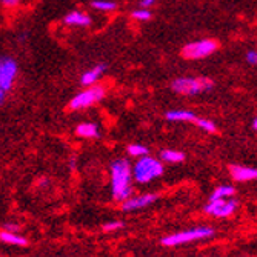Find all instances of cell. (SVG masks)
<instances>
[{"instance_id": "1", "label": "cell", "mask_w": 257, "mask_h": 257, "mask_svg": "<svg viewBox=\"0 0 257 257\" xmlns=\"http://www.w3.org/2000/svg\"><path fill=\"white\" fill-rule=\"evenodd\" d=\"M111 170V185H112V197L117 202H125L133 196L131 188V176L133 170L126 159H115L109 165Z\"/></svg>"}, {"instance_id": "2", "label": "cell", "mask_w": 257, "mask_h": 257, "mask_svg": "<svg viewBox=\"0 0 257 257\" xmlns=\"http://www.w3.org/2000/svg\"><path fill=\"white\" fill-rule=\"evenodd\" d=\"M214 236V229L209 226H197L193 229H186V231H179L174 234H170L167 237L160 239L162 246H179L183 243H190V242H197L203 240L208 237Z\"/></svg>"}, {"instance_id": "3", "label": "cell", "mask_w": 257, "mask_h": 257, "mask_svg": "<svg viewBox=\"0 0 257 257\" xmlns=\"http://www.w3.org/2000/svg\"><path fill=\"white\" fill-rule=\"evenodd\" d=\"M162 174H163L162 162L154 157H150V156L140 157V160L136 162V165L133 168V177L139 183H148V182L160 177Z\"/></svg>"}, {"instance_id": "4", "label": "cell", "mask_w": 257, "mask_h": 257, "mask_svg": "<svg viewBox=\"0 0 257 257\" xmlns=\"http://www.w3.org/2000/svg\"><path fill=\"white\" fill-rule=\"evenodd\" d=\"M213 86V80L208 77H180L171 83L173 91L183 96H196L203 91L211 89Z\"/></svg>"}, {"instance_id": "5", "label": "cell", "mask_w": 257, "mask_h": 257, "mask_svg": "<svg viewBox=\"0 0 257 257\" xmlns=\"http://www.w3.org/2000/svg\"><path fill=\"white\" fill-rule=\"evenodd\" d=\"M217 48H219V43L216 40L203 39V40H197V42H191L188 45H185L182 50V56L190 60H197V59L211 56L213 53L217 51Z\"/></svg>"}, {"instance_id": "6", "label": "cell", "mask_w": 257, "mask_h": 257, "mask_svg": "<svg viewBox=\"0 0 257 257\" xmlns=\"http://www.w3.org/2000/svg\"><path fill=\"white\" fill-rule=\"evenodd\" d=\"M103 97H105V88L103 86H91V88L79 92L77 96H74V99H71V102H69V109L79 111V109L89 108L94 103L100 102Z\"/></svg>"}, {"instance_id": "7", "label": "cell", "mask_w": 257, "mask_h": 257, "mask_svg": "<svg viewBox=\"0 0 257 257\" xmlns=\"http://www.w3.org/2000/svg\"><path fill=\"white\" fill-rule=\"evenodd\" d=\"M16 76H17V63L10 57H4L2 62H0V100L2 102L5 100L7 91L11 89Z\"/></svg>"}, {"instance_id": "8", "label": "cell", "mask_w": 257, "mask_h": 257, "mask_svg": "<svg viewBox=\"0 0 257 257\" xmlns=\"http://www.w3.org/2000/svg\"><path fill=\"white\" fill-rule=\"evenodd\" d=\"M237 200L236 199H217V200H209V203L205 206V213L214 217H229L237 208Z\"/></svg>"}, {"instance_id": "9", "label": "cell", "mask_w": 257, "mask_h": 257, "mask_svg": "<svg viewBox=\"0 0 257 257\" xmlns=\"http://www.w3.org/2000/svg\"><path fill=\"white\" fill-rule=\"evenodd\" d=\"M156 200H157V194H142V196H137V197H130L128 200H125L122 203V209L126 213L128 211H137V209L150 206Z\"/></svg>"}, {"instance_id": "10", "label": "cell", "mask_w": 257, "mask_h": 257, "mask_svg": "<svg viewBox=\"0 0 257 257\" xmlns=\"http://www.w3.org/2000/svg\"><path fill=\"white\" fill-rule=\"evenodd\" d=\"M231 176L237 182H249L257 180V168L243 167V165H231L229 167Z\"/></svg>"}, {"instance_id": "11", "label": "cell", "mask_w": 257, "mask_h": 257, "mask_svg": "<svg viewBox=\"0 0 257 257\" xmlns=\"http://www.w3.org/2000/svg\"><path fill=\"white\" fill-rule=\"evenodd\" d=\"M106 71V65L100 63V65H96L94 68H91L88 69V71H85L80 77V83L83 86H91V85H94Z\"/></svg>"}, {"instance_id": "12", "label": "cell", "mask_w": 257, "mask_h": 257, "mask_svg": "<svg viewBox=\"0 0 257 257\" xmlns=\"http://www.w3.org/2000/svg\"><path fill=\"white\" fill-rule=\"evenodd\" d=\"M91 17L85 13L80 11H71L65 16V23L66 25H76V27H89L91 25Z\"/></svg>"}, {"instance_id": "13", "label": "cell", "mask_w": 257, "mask_h": 257, "mask_svg": "<svg viewBox=\"0 0 257 257\" xmlns=\"http://www.w3.org/2000/svg\"><path fill=\"white\" fill-rule=\"evenodd\" d=\"M167 120L170 122H196L197 120V115L191 111H186V109H174L167 112Z\"/></svg>"}, {"instance_id": "14", "label": "cell", "mask_w": 257, "mask_h": 257, "mask_svg": "<svg viewBox=\"0 0 257 257\" xmlns=\"http://www.w3.org/2000/svg\"><path fill=\"white\" fill-rule=\"evenodd\" d=\"M0 239H2L4 243H10V245H16V246H27L28 245V240L25 237H22L16 232H10V231H2V234H0Z\"/></svg>"}, {"instance_id": "15", "label": "cell", "mask_w": 257, "mask_h": 257, "mask_svg": "<svg viewBox=\"0 0 257 257\" xmlns=\"http://www.w3.org/2000/svg\"><path fill=\"white\" fill-rule=\"evenodd\" d=\"M77 136L85 139H96L99 137V128L94 123H80L76 130Z\"/></svg>"}, {"instance_id": "16", "label": "cell", "mask_w": 257, "mask_h": 257, "mask_svg": "<svg viewBox=\"0 0 257 257\" xmlns=\"http://www.w3.org/2000/svg\"><path fill=\"white\" fill-rule=\"evenodd\" d=\"M160 160L168 163H179L185 160V154L176 150H162L160 151Z\"/></svg>"}, {"instance_id": "17", "label": "cell", "mask_w": 257, "mask_h": 257, "mask_svg": "<svg viewBox=\"0 0 257 257\" xmlns=\"http://www.w3.org/2000/svg\"><path fill=\"white\" fill-rule=\"evenodd\" d=\"M236 193V188L231 185H220L219 188L214 190V193L209 197V200H217V199H225V197H231L234 196Z\"/></svg>"}, {"instance_id": "18", "label": "cell", "mask_w": 257, "mask_h": 257, "mask_svg": "<svg viewBox=\"0 0 257 257\" xmlns=\"http://www.w3.org/2000/svg\"><path fill=\"white\" fill-rule=\"evenodd\" d=\"M91 5H92V8H96L99 11H105V13L114 11L115 8H117V4L112 2V0H94Z\"/></svg>"}, {"instance_id": "19", "label": "cell", "mask_w": 257, "mask_h": 257, "mask_svg": "<svg viewBox=\"0 0 257 257\" xmlns=\"http://www.w3.org/2000/svg\"><path fill=\"white\" fill-rule=\"evenodd\" d=\"M128 154L133 157H144V156H148V148L140 144H131L128 145Z\"/></svg>"}, {"instance_id": "20", "label": "cell", "mask_w": 257, "mask_h": 257, "mask_svg": "<svg viewBox=\"0 0 257 257\" xmlns=\"http://www.w3.org/2000/svg\"><path fill=\"white\" fill-rule=\"evenodd\" d=\"M200 130H203V131H206V133H216V125H214V122H211V120H206V119H199L197 117V120L194 122Z\"/></svg>"}, {"instance_id": "21", "label": "cell", "mask_w": 257, "mask_h": 257, "mask_svg": "<svg viewBox=\"0 0 257 257\" xmlns=\"http://www.w3.org/2000/svg\"><path fill=\"white\" fill-rule=\"evenodd\" d=\"M131 16H133L136 20H150V19H151V11H150L148 8H140V10L133 11Z\"/></svg>"}, {"instance_id": "22", "label": "cell", "mask_w": 257, "mask_h": 257, "mask_svg": "<svg viewBox=\"0 0 257 257\" xmlns=\"http://www.w3.org/2000/svg\"><path fill=\"white\" fill-rule=\"evenodd\" d=\"M123 226H125V223H123V222H120V220H112V222H108V223H105V225H103V231H106V232H112V231L122 229Z\"/></svg>"}, {"instance_id": "23", "label": "cell", "mask_w": 257, "mask_h": 257, "mask_svg": "<svg viewBox=\"0 0 257 257\" xmlns=\"http://www.w3.org/2000/svg\"><path fill=\"white\" fill-rule=\"evenodd\" d=\"M246 62L249 65H257V51L255 50H251L246 53Z\"/></svg>"}, {"instance_id": "24", "label": "cell", "mask_w": 257, "mask_h": 257, "mask_svg": "<svg viewBox=\"0 0 257 257\" xmlns=\"http://www.w3.org/2000/svg\"><path fill=\"white\" fill-rule=\"evenodd\" d=\"M4 229H5V231H10V232H16V234H17V231H19L20 228H19V225H16V223H5V225H4Z\"/></svg>"}, {"instance_id": "25", "label": "cell", "mask_w": 257, "mask_h": 257, "mask_svg": "<svg viewBox=\"0 0 257 257\" xmlns=\"http://www.w3.org/2000/svg\"><path fill=\"white\" fill-rule=\"evenodd\" d=\"M156 4V0H140V5H142V8H150Z\"/></svg>"}, {"instance_id": "26", "label": "cell", "mask_w": 257, "mask_h": 257, "mask_svg": "<svg viewBox=\"0 0 257 257\" xmlns=\"http://www.w3.org/2000/svg\"><path fill=\"white\" fill-rule=\"evenodd\" d=\"M2 4L7 5V7H14L19 4V0H2Z\"/></svg>"}, {"instance_id": "27", "label": "cell", "mask_w": 257, "mask_h": 257, "mask_svg": "<svg viewBox=\"0 0 257 257\" xmlns=\"http://www.w3.org/2000/svg\"><path fill=\"white\" fill-rule=\"evenodd\" d=\"M252 128L257 131V119H254V122H252Z\"/></svg>"}]
</instances>
